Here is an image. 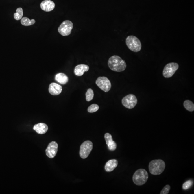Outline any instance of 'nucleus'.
I'll return each mask as SVG.
<instances>
[{
  "label": "nucleus",
  "mask_w": 194,
  "mask_h": 194,
  "mask_svg": "<svg viewBox=\"0 0 194 194\" xmlns=\"http://www.w3.org/2000/svg\"><path fill=\"white\" fill-rule=\"evenodd\" d=\"M108 66L111 70L116 72L123 71L127 67L125 61L118 56H113L110 58Z\"/></svg>",
  "instance_id": "f257e3e1"
},
{
  "label": "nucleus",
  "mask_w": 194,
  "mask_h": 194,
  "mask_svg": "<svg viewBox=\"0 0 194 194\" xmlns=\"http://www.w3.org/2000/svg\"><path fill=\"white\" fill-rule=\"evenodd\" d=\"M165 168V164L161 159L153 160L149 162V171L152 175H159L163 172Z\"/></svg>",
  "instance_id": "f03ea898"
},
{
  "label": "nucleus",
  "mask_w": 194,
  "mask_h": 194,
  "mask_svg": "<svg viewBox=\"0 0 194 194\" xmlns=\"http://www.w3.org/2000/svg\"><path fill=\"white\" fill-rule=\"evenodd\" d=\"M149 178V174L144 169H141L137 170L133 176L134 183L137 186H142L146 183Z\"/></svg>",
  "instance_id": "7ed1b4c3"
},
{
  "label": "nucleus",
  "mask_w": 194,
  "mask_h": 194,
  "mask_svg": "<svg viewBox=\"0 0 194 194\" xmlns=\"http://www.w3.org/2000/svg\"><path fill=\"white\" fill-rule=\"evenodd\" d=\"M126 44L128 48L134 52H138L141 50V42L135 36L131 35L127 37L126 39Z\"/></svg>",
  "instance_id": "20e7f679"
},
{
  "label": "nucleus",
  "mask_w": 194,
  "mask_h": 194,
  "mask_svg": "<svg viewBox=\"0 0 194 194\" xmlns=\"http://www.w3.org/2000/svg\"><path fill=\"white\" fill-rule=\"evenodd\" d=\"M93 148V143L90 141H86L81 144L80 150V155L83 159L88 157Z\"/></svg>",
  "instance_id": "39448f33"
},
{
  "label": "nucleus",
  "mask_w": 194,
  "mask_h": 194,
  "mask_svg": "<svg viewBox=\"0 0 194 194\" xmlns=\"http://www.w3.org/2000/svg\"><path fill=\"white\" fill-rule=\"evenodd\" d=\"M73 27V23L70 21H65L59 27L58 29V32L62 36H68L71 32Z\"/></svg>",
  "instance_id": "423d86ee"
},
{
  "label": "nucleus",
  "mask_w": 194,
  "mask_h": 194,
  "mask_svg": "<svg viewBox=\"0 0 194 194\" xmlns=\"http://www.w3.org/2000/svg\"><path fill=\"white\" fill-rule=\"evenodd\" d=\"M178 64L170 63L168 64L164 67L163 71V75L165 78H170L175 73L179 68Z\"/></svg>",
  "instance_id": "0eeeda50"
},
{
  "label": "nucleus",
  "mask_w": 194,
  "mask_h": 194,
  "mask_svg": "<svg viewBox=\"0 0 194 194\" xmlns=\"http://www.w3.org/2000/svg\"><path fill=\"white\" fill-rule=\"evenodd\" d=\"M138 102L137 99L135 95L134 94H130L123 98L121 103L124 107L129 109H132L137 105Z\"/></svg>",
  "instance_id": "6e6552de"
},
{
  "label": "nucleus",
  "mask_w": 194,
  "mask_h": 194,
  "mask_svg": "<svg viewBox=\"0 0 194 194\" xmlns=\"http://www.w3.org/2000/svg\"><path fill=\"white\" fill-rule=\"evenodd\" d=\"M96 84L101 89L108 92L111 89L112 85L110 81L106 77H100L96 81Z\"/></svg>",
  "instance_id": "1a4fd4ad"
},
{
  "label": "nucleus",
  "mask_w": 194,
  "mask_h": 194,
  "mask_svg": "<svg viewBox=\"0 0 194 194\" xmlns=\"http://www.w3.org/2000/svg\"><path fill=\"white\" fill-rule=\"evenodd\" d=\"M58 145L55 141L51 142L48 145L46 150V154L49 158H53L56 156L58 151Z\"/></svg>",
  "instance_id": "9d476101"
},
{
  "label": "nucleus",
  "mask_w": 194,
  "mask_h": 194,
  "mask_svg": "<svg viewBox=\"0 0 194 194\" xmlns=\"http://www.w3.org/2000/svg\"><path fill=\"white\" fill-rule=\"evenodd\" d=\"M41 9L45 12H50L54 9L55 4L51 0H45L43 1L40 4Z\"/></svg>",
  "instance_id": "9b49d317"
},
{
  "label": "nucleus",
  "mask_w": 194,
  "mask_h": 194,
  "mask_svg": "<svg viewBox=\"0 0 194 194\" xmlns=\"http://www.w3.org/2000/svg\"><path fill=\"white\" fill-rule=\"evenodd\" d=\"M62 88L61 86L55 83L50 84L49 88V92L53 95H58L61 93Z\"/></svg>",
  "instance_id": "f8f14e48"
},
{
  "label": "nucleus",
  "mask_w": 194,
  "mask_h": 194,
  "mask_svg": "<svg viewBox=\"0 0 194 194\" xmlns=\"http://www.w3.org/2000/svg\"><path fill=\"white\" fill-rule=\"evenodd\" d=\"M104 138L109 150L111 151H115L117 148V144L112 140V135L109 133H106L105 134Z\"/></svg>",
  "instance_id": "ddd939ff"
},
{
  "label": "nucleus",
  "mask_w": 194,
  "mask_h": 194,
  "mask_svg": "<svg viewBox=\"0 0 194 194\" xmlns=\"http://www.w3.org/2000/svg\"><path fill=\"white\" fill-rule=\"evenodd\" d=\"M89 69V67L87 65L81 64L77 65L75 66L74 73L78 76H82L84 73L87 72Z\"/></svg>",
  "instance_id": "4468645a"
},
{
  "label": "nucleus",
  "mask_w": 194,
  "mask_h": 194,
  "mask_svg": "<svg viewBox=\"0 0 194 194\" xmlns=\"http://www.w3.org/2000/svg\"><path fill=\"white\" fill-rule=\"evenodd\" d=\"M33 129L38 134H44L48 131V128L46 124L39 123L34 126Z\"/></svg>",
  "instance_id": "2eb2a0df"
},
{
  "label": "nucleus",
  "mask_w": 194,
  "mask_h": 194,
  "mask_svg": "<svg viewBox=\"0 0 194 194\" xmlns=\"http://www.w3.org/2000/svg\"><path fill=\"white\" fill-rule=\"evenodd\" d=\"M118 165V161L116 159L109 160L106 163L105 166V169L107 172L113 171Z\"/></svg>",
  "instance_id": "dca6fc26"
},
{
  "label": "nucleus",
  "mask_w": 194,
  "mask_h": 194,
  "mask_svg": "<svg viewBox=\"0 0 194 194\" xmlns=\"http://www.w3.org/2000/svg\"><path fill=\"white\" fill-rule=\"evenodd\" d=\"M56 81L62 85H65L69 81V78L65 74L60 73L57 74L55 76Z\"/></svg>",
  "instance_id": "f3484780"
},
{
  "label": "nucleus",
  "mask_w": 194,
  "mask_h": 194,
  "mask_svg": "<svg viewBox=\"0 0 194 194\" xmlns=\"http://www.w3.org/2000/svg\"><path fill=\"white\" fill-rule=\"evenodd\" d=\"M21 23L23 26H29L35 24V20L34 19L30 20V19L27 17H24L21 19Z\"/></svg>",
  "instance_id": "a211bd4d"
},
{
  "label": "nucleus",
  "mask_w": 194,
  "mask_h": 194,
  "mask_svg": "<svg viewBox=\"0 0 194 194\" xmlns=\"http://www.w3.org/2000/svg\"><path fill=\"white\" fill-rule=\"evenodd\" d=\"M184 106L189 112H192L194 110V104L193 102L190 100H186L183 103Z\"/></svg>",
  "instance_id": "6ab92c4d"
},
{
  "label": "nucleus",
  "mask_w": 194,
  "mask_h": 194,
  "mask_svg": "<svg viewBox=\"0 0 194 194\" xmlns=\"http://www.w3.org/2000/svg\"><path fill=\"white\" fill-rule=\"evenodd\" d=\"M23 16V8L19 7L16 10V13L14 14V17L16 20H21Z\"/></svg>",
  "instance_id": "aec40b11"
},
{
  "label": "nucleus",
  "mask_w": 194,
  "mask_h": 194,
  "mask_svg": "<svg viewBox=\"0 0 194 194\" xmlns=\"http://www.w3.org/2000/svg\"><path fill=\"white\" fill-rule=\"evenodd\" d=\"M86 100L89 102L92 100L94 97V93L93 90L91 88L87 90L86 93Z\"/></svg>",
  "instance_id": "412c9836"
},
{
  "label": "nucleus",
  "mask_w": 194,
  "mask_h": 194,
  "mask_svg": "<svg viewBox=\"0 0 194 194\" xmlns=\"http://www.w3.org/2000/svg\"><path fill=\"white\" fill-rule=\"evenodd\" d=\"M98 105L96 104H94L89 106L87 111L90 113H93V112H97L99 109Z\"/></svg>",
  "instance_id": "4be33fe9"
},
{
  "label": "nucleus",
  "mask_w": 194,
  "mask_h": 194,
  "mask_svg": "<svg viewBox=\"0 0 194 194\" xmlns=\"http://www.w3.org/2000/svg\"><path fill=\"white\" fill-rule=\"evenodd\" d=\"M193 182L192 180H189L185 182L183 185V189L184 190H187L190 188L193 184Z\"/></svg>",
  "instance_id": "5701e85b"
},
{
  "label": "nucleus",
  "mask_w": 194,
  "mask_h": 194,
  "mask_svg": "<svg viewBox=\"0 0 194 194\" xmlns=\"http://www.w3.org/2000/svg\"><path fill=\"white\" fill-rule=\"evenodd\" d=\"M170 189V186L169 185H167L164 186L160 192V194H168Z\"/></svg>",
  "instance_id": "b1692460"
}]
</instances>
